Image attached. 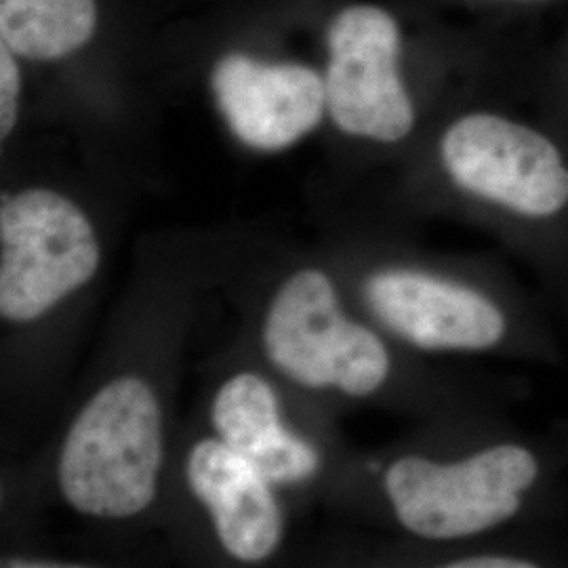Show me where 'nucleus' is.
I'll list each match as a JSON object with an SVG mask.
<instances>
[{
	"label": "nucleus",
	"instance_id": "nucleus-1",
	"mask_svg": "<svg viewBox=\"0 0 568 568\" xmlns=\"http://www.w3.org/2000/svg\"><path fill=\"white\" fill-rule=\"evenodd\" d=\"M558 469L548 447L523 434L459 459L403 455L384 474L396 520L426 541H466L527 527L549 508Z\"/></svg>",
	"mask_w": 568,
	"mask_h": 568
},
{
	"label": "nucleus",
	"instance_id": "nucleus-2",
	"mask_svg": "<svg viewBox=\"0 0 568 568\" xmlns=\"http://www.w3.org/2000/svg\"><path fill=\"white\" fill-rule=\"evenodd\" d=\"M440 159L450 182L508 220L514 253L551 288L567 276L568 163L554 140L525 122L471 112L445 131Z\"/></svg>",
	"mask_w": 568,
	"mask_h": 568
},
{
	"label": "nucleus",
	"instance_id": "nucleus-3",
	"mask_svg": "<svg viewBox=\"0 0 568 568\" xmlns=\"http://www.w3.org/2000/svg\"><path fill=\"white\" fill-rule=\"evenodd\" d=\"M365 300L387 331L424 352L511 354L541 363L560 356L546 316L518 286L497 291L394 265L366 278Z\"/></svg>",
	"mask_w": 568,
	"mask_h": 568
},
{
	"label": "nucleus",
	"instance_id": "nucleus-4",
	"mask_svg": "<svg viewBox=\"0 0 568 568\" xmlns=\"http://www.w3.org/2000/svg\"><path fill=\"white\" fill-rule=\"evenodd\" d=\"M163 466V415L148 384L119 377L81 410L61 448L65 501L87 516L129 518L156 495Z\"/></svg>",
	"mask_w": 568,
	"mask_h": 568
},
{
	"label": "nucleus",
	"instance_id": "nucleus-5",
	"mask_svg": "<svg viewBox=\"0 0 568 568\" xmlns=\"http://www.w3.org/2000/svg\"><path fill=\"white\" fill-rule=\"evenodd\" d=\"M264 347L272 365L297 384L354 398L379 392L392 375L386 342L345 316L321 270H302L278 288L265 314Z\"/></svg>",
	"mask_w": 568,
	"mask_h": 568
},
{
	"label": "nucleus",
	"instance_id": "nucleus-6",
	"mask_svg": "<svg viewBox=\"0 0 568 568\" xmlns=\"http://www.w3.org/2000/svg\"><path fill=\"white\" fill-rule=\"evenodd\" d=\"M100 267V244L87 215L51 190L2 194L0 314L30 323L89 283Z\"/></svg>",
	"mask_w": 568,
	"mask_h": 568
},
{
	"label": "nucleus",
	"instance_id": "nucleus-7",
	"mask_svg": "<svg viewBox=\"0 0 568 568\" xmlns=\"http://www.w3.org/2000/svg\"><path fill=\"white\" fill-rule=\"evenodd\" d=\"M400 32L379 7L358 4L328 30L326 108L349 135L403 142L415 126V105L398 74Z\"/></svg>",
	"mask_w": 568,
	"mask_h": 568
},
{
	"label": "nucleus",
	"instance_id": "nucleus-8",
	"mask_svg": "<svg viewBox=\"0 0 568 568\" xmlns=\"http://www.w3.org/2000/svg\"><path fill=\"white\" fill-rule=\"evenodd\" d=\"M211 87L234 135L267 152L302 140L326 108L325 81L300 63H265L232 53L217 61Z\"/></svg>",
	"mask_w": 568,
	"mask_h": 568
},
{
	"label": "nucleus",
	"instance_id": "nucleus-9",
	"mask_svg": "<svg viewBox=\"0 0 568 568\" xmlns=\"http://www.w3.org/2000/svg\"><path fill=\"white\" fill-rule=\"evenodd\" d=\"M187 483L213 516L225 551L260 562L278 548L283 516L257 467L217 438L201 440L187 457Z\"/></svg>",
	"mask_w": 568,
	"mask_h": 568
},
{
	"label": "nucleus",
	"instance_id": "nucleus-10",
	"mask_svg": "<svg viewBox=\"0 0 568 568\" xmlns=\"http://www.w3.org/2000/svg\"><path fill=\"white\" fill-rule=\"evenodd\" d=\"M211 419L220 440L272 485H291L318 469V453L281 422L278 400L255 373H239L217 392Z\"/></svg>",
	"mask_w": 568,
	"mask_h": 568
},
{
	"label": "nucleus",
	"instance_id": "nucleus-11",
	"mask_svg": "<svg viewBox=\"0 0 568 568\" xmlns=\"http://www.w3.org/2000/svg\"><path fill=\"white\" fill-rule=\"evenodd\" d=\"M95 0H0V39L28 60H60L93 37Z\"/></svg>",
	"mask_w": 568,
	"mask_h": 568
},
{
	"label": "nucleus",
	"instance_id": "nucleus-12",
	"mask_svg": "<svg viewBox=\"0 0 568 568\" xmlns=\"http://www.w3.org/2000/svg\"><path fill=\"white\" fill-rule=\"evenodd\" d=\"M20 68L13 60V51L0 47V135L2 140L13 131L18 121V102H20Z\"/></svg>",
	"mask_w": 568,
	"mask_h": 568
}]
</instances>
